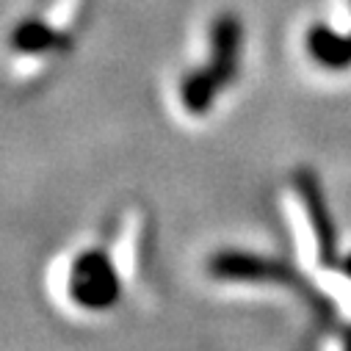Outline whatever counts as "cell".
Returning <instances> with one entry per match:
<instances>
[{"instance_id":"6da1fadb","label":"cell","mask_w":351,"mask_h":351,"mask_svg":"<svg viewBox=\"0 0 351 351\" xmlns=\"http://www.w3.org/2000/svg\"><path fill=\"white\" fill-rule=\"evenodd\" d=\"M66 296L83 310H108L119 299V277L111 257L103 249H86L75 254L66 274Z\"/></svg>"},{"instance_id":"7a4b0ae2","label":"cell","mask_w":351,"mask_h":351,"mask_svg":"<svg viewBox=\"0 0 351 351\" xmlns=\"http://www.w3.org/2000/svg\"><path fill=\"white\" fill-rule=\"evenodd\" d=\"M210 274L230 282H280V285H296V274L277 260H266L257 254L243 252H221L210 260Z\"/></svg>"},{"instance_id":"3957f363","label":"cell","mask_w":351,"mask_h":351,"mask_svg":"<svg viewBox=\"0 0 351 351\" xmlns=\"http://www.w3.org/2000/svg\"><path fill=\"white\" fill-rule=\"evenodd\" d=\"M238 56H241V23L232 14H224L216 20L210 31V66H208V72L221 83V89H227L238 72Z\"/></svg>"},{"instance_id":"277c9868","label":"cell","mask_w":351,"mask_h":351,"mask_svg":"<svg viewBox=\"0 0 351 351\" xmlns=\"http://www.w3.org/2000/svg\"><path fill=\"white\" fill-rule=\"evenodd\" d=\"M307 53L326 69H346L351 64V36L315 25L307 31Z\"/></svg>"},{"instance_id":"5b68a950","label":"cell","mask_w":351,"mask_h":351,"mask_svg":"<svg viewBox=\"0 0 351 351\" xmlns=\"http://www.w3.org/2000/svg\"><path fill=\"white\" fill-rule=\"evenodd\" d=\"M299 194H302V205H304V213L313 224V235H315V243H318V252L324 260H335L332 257V249H335V235H332V224L326 219V210H324V199L318 194V186L313 178H302L299 183Z\"/></svg>"},{"instance_id":"8992f818","label":"cell","mask_w":351,"mask_h":351,"mask_svg":"<svg viewBox=\"0 0 351 351\" xmlns=\"http://www.w3.org/2000/svg\"><path fill=\"white\" fill-rule=\"evenodd\" d=\"M221 92V83L208 72V69H194L183 77L180 83V100H183V108L194 117H202L213 108V100L216 95Z\"/></svg>"},{"instance_id":"52a82bcc","label":"cell","mask_w":351,"mask_h":351,"mask_svg":"<svg viewBox=\"0 0 351 351\" xmlns=\"http://www.w3.org/2000/svg\"><path fill=\"white\" fill-rule=\"evenodd\" d=\"M58 36L56 31L45 23V20H23L17 25V31L12 34V45L17 53L25 56H39V53H50L56 47Z\"/></svg>"},{"instance_id":"ba28073f","label":"cell","mask_w":351,"mask_h":351,"mask_svg":"<svg viewBox=\"0 0 351 351\" xmlns=\"http://www.w3.org/2000/svg\"><path fill=\"white\" fill-rule=\"evenodd\" d=\"M348 274H351V263H348Z\"/></svg>"}]
</instances>
